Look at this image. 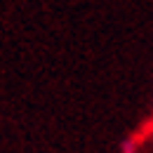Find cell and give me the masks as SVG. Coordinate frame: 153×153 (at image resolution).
Masks as SVG:
<instances>
[{
  "label": "cell",
  "mask_w": 153,
  "mask_h": 153,
  "mask_svg": "<svg viewBox=\"0 0 153 153\" xmlns=\"http://www.w3.org/2000/svg\"><path fill=\"white\" fill-rule=\"evenodd\" d=\"M134 151H137V144H134V139L123 141V153H134Z\"/></svg>",
  "instance_id": "6da1fadb"
}]
</instances>
